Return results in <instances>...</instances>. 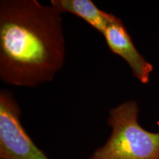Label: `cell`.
I'll use <instances>...</instances> for the list:
<instances>
[{
    "mask_svg": "<svg viewBox=\"0 0 159 159\" xmlns=\"http://www.w3.org/2000/svg\"><path fill=\"white\" fill-rule=\"evenodd\" d=\"M66 41L61 13L36 0L0 2V78L33 88L62 69Z\"/></svg>",
    "mask_w": 159,
    "mask_h": 159,
    "instance_id": "6da1fadb",
    "label": "cell"
},
{
    "mask_svg": "<svg viewBox=\"0 0 159 159\" xmlns=\"http://www.w3.org/2000/svg\"><path fill=\"white\" fill-rule=\"evenodd\" d=\"M102 35L109 49L125 60L133 75L143 84L148 83L153 66L136 48L122 20L117 17L109 24Z\"/></svg>",
    "mask_w": 159,
    "mask_h": 159,
    "instance_id": "277c9868",
    "label": "cell"
},
{
    "mask_svg": "<svg viewBox=\"0 0 159 159\" xmlns=\"http://www.w3.org/2000/svg\"><path fill=\"white\" fill-rule=\"evenodd\" d=\"M139 115L135 100L111 108L108 117L110 136L87 159H159V132L142 128Z\"/></svg>",
    "mask_w": 159,
    "mask_h": 159,
    "instance_id": "7a4b0ae2",
    "label": "cell"
},
{
    "mask_svg": "<svg viewBox=\"0 0 159 159\" xmlns=\"http://www.w3.org/2000/svg\"><path fill=\"white\" fill-rule=\"evenodd\" d=\"M21 110L11 91H0V159H51L35 144L21 121Z\"/></svg>",
    "mask_w": 159,
    "mask_h": 159,
    "instance_id": "3957f363",
    "label": "cell"
},
{
    "mask_svg": "<svg viewBox=\"0 0 159 159\" xmlns=\"http://www.w3.org/2000/svg\"><path fill=\"white\" fill-rule=\"evenodd\" d=\"M51 5L59 13H69L80 18L102 35L116 16L99 9L91 0H51Z\"/></svg>",
    "mask_w": 159,
    "mask_h": 159,
    "instance_id": "5b68a950",
    "label": "cell"
}]
</instances>
